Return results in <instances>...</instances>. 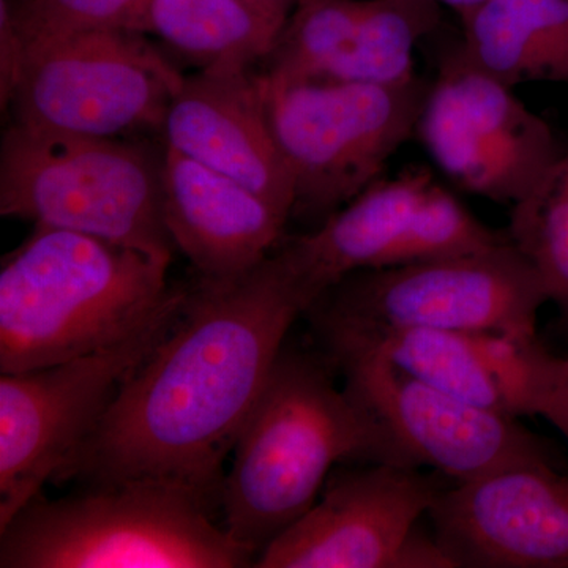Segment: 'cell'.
Instances as JSON below:
<instances>
[{
	"label": "cell",
	"mask_w": 568,
	"mask_h": 568,
	"mask_svg": "<svg viewBox=\"0 0 568 568\" xmlns=\"http://www.w3.org/2000/svg\"><path fill=\"white\" fill-rule=\"evenodd\" d=\"M317 301L283 246L244 274L200 276L173 327L123 381L54 481L155 478L220 506L222 463L291 325Z\"/></svg>",
	"instance_id": "obj_1"
},
{
	"label": "cell",
	"mask_w": 568,
	"mask_h": 568,
	"mask_svg": "<svg viewBox=\"0 0 568 568\" xmlns=\"http://www.w3.org/2000/svg\"><path fill=\"white\" fill-rule=\"evenodd\" d=\"M332 366L283 347L235 439L220 506L224 529L254 560L315 506L338 463L414 466L379 418L336 386Z\"/></svg>",
	"instance_id": "obj_2"
},
{
	"label": "cell",
	"mask_w": 568,
	"mask_h": 568,
	"mask_svg": "<svg viewBox=\"0 0 568 568\" xmlns=\"http://www.w3.org/2000/svg\"><path fill=\"white\" fill-rule=\"evenodd\" d=\"M171 261L104 239L36 226L0 268V373L61 364L122 342L181 287Z\"/></svg>",
	"instance_id": "obj_3"
},
{
	"label": "cell",
	"mask_w": 568,
	"mask_h": 568,
	"mask_svg": "<svg viewBox=\"0 0 568 568\" xmlns=\"http://www.w3.org/2000/svg\"><path fill=\"white\" fill-rule=\"evenodd\" d=\"M192 489L155 478L31 500L0 529L2 568H239L254 556Z\"/></svg>",
	"instance_id": "obj_4"
},
{
	"label": "cell",
	"mask_w": 568,
	"mask_h": 568,
	"mask_svg": "<svg viewBox=\"0 0 568 568\" xmlns=\"http://www.w3.org/2000/svg\"><path fill=\"white\" fill-rule=\"evenodd\" d=\"M163 156L123 138L39 132L13 122L0 145V213L173 261Z\"/></svg>",
	"instance_id": "obj_5"
},
{
	"label": "cell",
	"mask_w": 568,
	"mask_h": 568,
	"mask_svg": "<svg viewBox=\"0 0 568 568\" xmlns=\"http://www.w3.org/2000/svg\"><path fill=\"white\" fill-rule=\"evenodd\" d=\"M276 141L294 182V216L323 223L383 178L417 133L429 82L282 81L261 73Z\"/></svg>",
	"instance_id": "obj_6"
},
{
	"label": "cell",
	"mask_w": 568,
	"mask_h": 568,
	"mask_svg": "<svg viewBox=\"0 0 568 568\" xmlns=\"http://www.w3.org/2000/svg\"><path fill=\"white\" fill-rule=\"evenodd\" d=\"M551 301L544 276L511 241L485 252L354 272L308 310L313 323L537 336Z\"/></svg>",
	"instance_id": "obj_7"
},
{
	"label": "cell",
	"mask_w": 568,
	"mask_h": 568,
	"mask_svg": "<svg viewBox=\"0 0 568 568\" xmlns=\"http://www.w3.org/2000/svg\"><path fill=\"white\" fill-rule=\"evenodd\" d=\"M186 290L140 331L61 364L0 376V529L54 480L123 381L173 327Z\"/></svg>",
	"instance_id": "obj_8"
},
{
	"label": "cell",
	"mask_w": 568,
	"mask_h": 568,
	"mask_svg": "<svg viewBox=\"0 0 568 568\" xmlns=\"http://www.w3.org/2000/svg\"><path fill=\"white\" fill-rule=\"evenodd\" d=\"M14 123L39 132L123 138L163 130L183 80L136 32H85L26 41Z\"/></svg>",
	"instance_id": "obj_9"
},
{
	"label": "cell",
	"mask_w": 568,
	"mask_h": 568,
	"mask_svg": "<svg viewBox=\"0 0 568 568\" xmlns=\"http://www.w3.org/2000/svg\"><path fill=\"white\" fill-rule=\"evenodd\" d=\"M416 134L458 189L510 207L536 192L564 151L552 126L459 44L429 82Z\"/></svg>",
	"instance_id": "obj_10"
},
{
	"label": "cell",
	"mask_w": 568,
	"mask_h": 568,
	"mask_svg": "<svg viewBox=\"0 0 568 568\" xmlns=\"http://www.w3.org/2000/svg\"><path fill=\"white\" fill-rule=\"evenodd\" d=\"M321 339L347 390L379 418L414 466L466 481L508 466L552 462L547 444L517 417L463 402L351 339Z\"/></svg>",
	"instance_id": "obj_11"
},
{
	"label": "cell",
	"mask_w": 568,
	"mask_h": 568,
	"mask_svg": "<svg viewBox=\"0 0 568 568\" xmlns=\"http://www.w3.org/2000/svg\"><path fill=\"white\" fill-rule=\"evenodd\" d=\"M439 476L392 463L336 470L315 506L253 567L396 568L407 537L446 488Z\"/></svg>",
	"instance_id": "obj_12"
},
{
	"label": "cell",
	"mask_w": 568,
	"mask_h": 568,
	"mask_svg": "<svg viewBox=\"0 0 568 568\" xmlns=\"http://www.w3.org/2000/svg\"><path fill=\"white\" fill-rule=\"evenodd\" d=\"M428 514L455 568H568V476L552 462L455 481Z\"/></svg>",
	"instance_id": "obj_13"
},
{
	"label": "cell",
	"mask_w": 568,
	"mask_h": 568,
	"mask_svg": "<svg viewBox=\"0 0 568 568\" xmlns=\"http://www.w3.org/2000/svg\"><path fill=\"white\" fill-rule=\"evenodd\" d=\"M332 335L368 347L407 375L504 416H537L566 357L538 336L418 327H351L315 323Z\"/></svg>",
	"instance_id": "obj_14"
},
{
	"label": "cell",
	"mask_w": 568,
	"mask_h": 568,
	"mask_svg": "<svg viewBox=\"0 0 568 568\" xmlns=\"http://www.w3.org/2000/svg\"><path fill=\"white\" fill-rule=\"evenodd\" d=\"M162 132L170 148L242 183L287 219L293 215V175L272 129L261 74H183Z\"/></svg>",
	"instance_id": "obj_15"
},
{
	"label": "cell",
	"mask_w": 568,
	"mask_h": 568,
	"mask_svg": "<svg viewBox=\"0 0 568 568\" xmlns=\"http://www.w3.org/2000/svg\"><path fill=\"white\" fill-rule=\"evenodd\" d=\"M163 215L175 248L197 275L230 278L260 264L282 241L287 216L242 183L166 145Z\"/></svg>",
	"instance_id": "obj_16"
},
{
	"label": "cell",
	"mask_w": 568,
	"mask_h": 568,
	"mask_svg": "<svg viewBox=\"0 0 568 568\" xmlns=\"http://www.w3.org/2000/svg\"><path fill=\"white\" fill-rule=\"evenodd\" d=\"M436 181L425 168L381 178L313 233L283 246L320 298L354 272L381 268Z\"/></svg>",
	"instance_id": "obj_17"
},
{
	"label": "cell",
	"mask_w": 568,
	"mask_h": 568,
	"mask_svg": "<svg viewBox=\"0 0 568 568\" xmlns=\"http://www.w3.org/2000/svg\"><path fill=\"white\" fill-rule=\"evenodd\" d=\"M459 50L508 88L568 82V0H485L462 18Z\"/></svg>",
	"instance_id": "obj_18"
},
{
	"label": "cell",
	"mask_w": 568,
	"mask_h": 568,
	"mask_svg": "<svg viewBox=\"0 0 568 568\" xmlns=\"http://www.w3.org/2000/svg\"><path fill=\"white\" fill-rule=\"evenodd\" d=\"M287 17L252 0H149L141 33L200 71H250L267 61Z\"/></svg>",
	"instance_id": "obj_19"
},
{
	"label": "cell",
	"mask_w": 568,
	"mask_h": 568,
	"mask_svg": "<svg viewBox=\"0 0 568 568\" xmlns=\"http://www.w3.org/2000/svg\"><path fill=\"white\" fill-rule=\"evenodd\" d=\"M437 0H366L353 39L323 80L394 84L416 77L414 52L440 22Z\"/></svg>",
	"instance_id": "obj_20"
},
{
	"label": "cell",
	"mask_w": 568,
	"mask_h": 568,
	"mask_svg": "<svg viewBox=\"0 0 568 568\" xmlns=\"http://www.w3.org/2000/svg\"><path fill=\"white\" fill-rule=\"evenodd\" d=\"M366 0H295L274 51L267 77L297 82L323 80L364 13Z\"/></svg>",
	"instance_id": "obj_21"
},
{
	"label": "cell",
	"mask_w": 568,
	"mask_h": 568,
	"mask_svg": "<svg viewBox=\"0 0 568 568\" xmlns=\"http://www.w3.org/2000/svg\"><path fill=\"white\" fill-rule=\"evenodd\" d=\"M510 241L532 261L568 317V145L528 200L511 207Z\"/></svg>",
	"instance_id": "obj_22"
},
{
	"label": "cell",
	"mask_w": 568,
	"mask_h": 568,
	"mask_svg": "<svg viewBox=\"0 0 568 568\" xmlns=\"http://www.w3.org/2000/svg\"><path fill=\"white\" fill-rule=\"evenodd\" d=\"M510 241L476 219L440 183L429 189L405 235L388 254L384 267L447 260L480 253Z\"/></svg>",
	"instance_id": "obj_23"
},
{
	"label": "cell",
	"mask_w": 568,
	"mask_h": 568,
	"mask_svg": "<svg viewBox=\"0 0 568 568\" xmlns=\"http://www.w3.org/2000/svg\"><path fill=\"white\" fill-rule=\"evenodd\" d=\"M149 0H22L14 20L26 41L85 32L141 33Z\"/></svg>",
	"instance_id": "obj_24"
},
{
	"label": "cell",
	"mask_w": 568,
	"mask_h": 568,
	"mask_svg": "<svg viewBox=\"0 0 568 568\" xmlns=\"http://www.w3.org/2000/svg\"><path fill=\"white\" fill-rule=\"evenodd\" d=\"M26 55H28V48L14 20L13 2L0 0V104L2 110L10 106L14 93L20 88Z\"/></svg>",
	"instance_id": "obj_25"
},
{
	"label": "cell",
	"mask_w": 568,
	"mask_h": 568,
	"mask_svg": "<svg viewBox=\"0 0 568 568\" xmlns=\"http://www.w3.org/2000/svg\"><path fill=\"white\" fill-rule=\"evenodd\" d=\"M455 568L436 537H425L417 528L407 537L396 568Z\"/></svg>",
	"instance_id": "obj_26"
},
{
	"label": "cell",
	"mask_w": 568,
	"mask_h": 568,
	"mask_svg": "<svg viewBox=\"0 0 568 568\" xmlns=\"http://www.w3.org/2000/svg\"><path fill=\"white\" fill-rule=\"evenodd\" d=\"M537 416L547 418L568 443V357L558 381L538 407Z\"/></svg>",
	"instance_id": "obj_27"
},
{
	"label": "cell",
	"mask_w": 568,
	"mask_h": 568,
	"mask_svg": "<svg viewBox=\"0 0 568 568\" xmlns=\"http://www.w3.org/2000/svg\"><path fill=\"white\" fill-rule=\"evenodd\" d=\"M443 7L457 11L459 18H465L470 11L480 7L485 0H437Z\"/></svg>",
	"instance_id": "obj_28"
},
{
	"label": "cell",
	"mask_w": 568,
	"mask_h": 568,
	"mask_svg": "<svg viewBox=\"0 0 568 568\" xmlns=\"http://www.w3.org/2000/svg\"><path fill=\"white\" fill-rule=\"evenodd\" d=\"M256 6L263 7L265 10L274 11V13L290 14L293 10L295 0H252Z\"/></svg>",
	"instance_id": "obj_29"
}]
</instances>
